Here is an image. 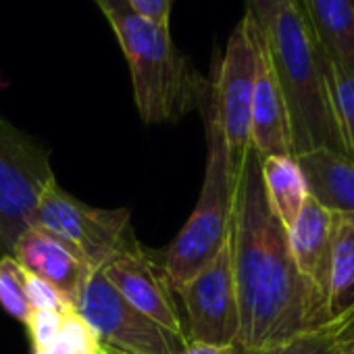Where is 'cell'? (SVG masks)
I'll use <instances>...</instances> for the list:
<instances>
[{
	"label": "cell",
	"instance_id": "18",
	"mask_svg": "<svg viewBox=\"0 0 354 354\" xmlns=\"http://www.w3.org/2000/svg\"><path fill=\"white\" fill-rule=\"evenodd\" d=\"M354 346V310L294 339L267 348H240L236 354H344Z\"/></svg>",
	"mask_w": 354,
	"mask_h": 354
},
{
	"label": "cell",
	"instance_id": "24",
	"mask_svg": "<svg viewBox=\"0 0 354 354\" xmlns=\"http://www.w3.org/2000/svg\"><path fill=\"white\" fill-rule=\"evenodd\" d=\"M288 3H292V0H248L246 15H250L261 32H265Z\"/></svg>",
	"mask_w": 354,
	"mask_h": 354
},
{
	"label": "cell",
	"instance_id": "8",
	"mask_svg": "<svg viewBox=\"0 0 354 354\" xmlns=\"http://www.w3.org/2000/svg\"><path fill=\"white\" fill-rule=\"evenodd\" d=\"M75 310L113 352L175 354L186 344V335L165 329L131 306L102 271H94L88 277Z\"/></svg>",
	"mask_w": 354,
	"mask_h": 354
},
{
	"label": "cell",
	"instance_id": "21",
	"mask_svg": "<svg viewBox=\"0 0 354 354\" xmlns=\"http://www.w3.org/2000/svg\"><path fill=\"white\" fill-rule=\"evenodd\" d=\"M65 315L67 313L34 308L30 321L26 323V329H28L30 342H32V352L34 350H46L53 344H57V339L61 335V325H63Z\"/></svg>",
	"mask_w": 354,
	"mask_h": 354
},
{
	"label": "cell",
	"instance_id": "20",
	"mask_svg": "<svg viewBox=\"0 0 354 354\" xmlns=\"http://www.w3.org/2000/svg\"><path fill=\"white\" fill-rule=\"evenodd\" d=\"M0 304L24 325L34 313L28 298V271L11 254L0 257Z\"/></svg>",
	"mask_w": 354,
	"mask_h": 354
},
{
	"label": "cell",
	"instance_id": "14",
	"mask_svg": "<svg viewBox=\"0 0 354 354\" xmlns=\"http://www.w3.org/2000/svg\"><path fill=\"white\" fill-rule=\"evenodd\" d=\"M308 198L327 213L354 215V160L331 150H313L294 156Z\"/></svg>",
	"mask_w": 354,
	"mask_h": 354
},
{
	"label": "cell",
	"instance_id": "22",
	"mask_svg": "<svg viewBox=\"0 0 354 354\" xmlns=\"http://www.w3.org/2000/svg\"><path fill=\"white\" fill-rule=\"evenodd\" d=\"M28 298L32 308H46V310H57V313H71L75 310L71 302L53 286L46 281L38 279L36 275L28 273Z\"/></svg>",
	"mask_w": 354,
	"mask_h": 354
},
{
	"label": "cell",
	"instance_id": "28",
	"mask_svg": "<svg viewBox=\"0 0 354 354\" xmlns=\"http://www.w3.org/2000/svg\"><path fill=\"white\" fill-rule=\"evenodd\" d=\"M92 354H111V352H109V348H106V346H102L100 350H96V352H92Z\"/></svg>",
	"mask_w": 354,
	"mask_h": 354
},
{
	"label": "cell",
	"instance_id": "5",
	"mask_svg": "<svg viewBox=\"0 0 354 354\" xmlns=\"http://www.w3.org/2000/svg\"><path fill=\"white\" fill-rule=\"evenodd\" d=\"M34 225L71 246L90 271L138 246L127 209H98L82 203L53 180L40 194Z\"/></svg>",
	"mask_w": 354,
	"mask_h": 354
},
{
	"label": "cell",
	"instance_id": "16",
	"mask_svg": "<svg viewBox=\"0 0 354 354\" xmlns=\"http://www.w3.org/2000/svg\"><path fill=\"white\" fill-rule=\"evenodd\" d=\"M263 186L273 215L286 230L294 225L304 203L308 201L302 171L294 156H265L261 158Z\"/></svg>",
	"mask_w": 354,
	"mask_h": 354
},
{
	"label": "cell",
	"instance_id": "7",
	"mask_svg": "<svg viewBox=\"0 0 354 354\" xmlns=\"http://www.w3.org/2000/svg\"><path fill=\"white\" fill-rule=\"evenodd\" d=\"M257 82V34L250 15L234 28L225 53L213 67L211 98L227 152L240 171L250 150V109Z\"/></svg>",
	"mask_w": 354,
	"mask_h": 354
},
{
	"label": "cell",
	"instance_id": "1",
	"mask_svg": "<svg viewBox=\"0 0 354 354\" xmlns=\"http://www.w3.org/2000/svg\"><path fill=\"white\" fill-rule=\"evenodd\" d=\"M230 250L240 308L236 346L267 348L315 329L288 230L269 207L252 148L238 171Z\"/></svg>",
	"mask_w": 354,
	"mask_h": 354
},
{
	"label": "cell",
	"instance_id": "11",
	"mask_svg": "<svg viewBox=\"0 0 354 354\" xmlns=\"http://www.w3.org/2000/svg\"><path fill=\"white\" fill-rule=\"evenodd\" d=\"M100 271L142 315L177 335H186L184 319L173 300L171 288L167 286L158 265L140 244L117 254Z\"/></svg>",
	"mask_w": 354,
	"mask_h": 354
},
{
	"label": "cell",
	"instance_id": "27",
	"mask_svg": "<svg viewBox=\"0 0 354 354\" xmlns=\"http://www.w3.org/2000/svg\"><path fill=\"white\" fill-rule=\"evenodd\" d=\"M34 354H77V352H73V350H69L67 346H63V344H53L50 348H46V350H34Z\"/></svg>",
	"mask_w": 354,
	"mask_h": 354
},
{
	"label": "cell",
	"instance_id": "19",
	"mask_svg": "<svg viewBox=\"0 0 354 354\" xmlns=\"http://www.w3.org/2000/svg\"><path fill=\"white\" fill-rule=\"evenodd\" d=\"M325 77L346 156L354 160V73L325 59Z\"/></svg>",
	"mask_w": 354,
	"mask_h": 354
},
{
	"label": "cell",
	"instance_id": "17",
	"mask_svg": "<svg viewBox=\"0 0 354 354\" xmlns=\"http://www.w3.org/2000/svg\"><path fill=\"white\" fill-rule=\"evenodd\" d=\"M354 310V215L331 213L329 321Z\"/></svg>",
	"mask_w": 354,
	"mask_h": 354
},
{
	"label": "cell",
	"instance_id": "9",
	"mask_svg": "<svg viewBox=\"0 0 354 354\" xmlns=\"http://www.w3.org/2000/svg\"><path fill=\"white\" fill-rule=\"evenodd\" d=\"M175 294L182 298L188 317L186 339L236 346L240 333V308L230 240L209 265H205Z\"/></svg>",
	"mask_w": 354,
	"mask_h": 354
},
{
	"label": "cell",
	"instance_id": "12",
	"mask_svg": "<svg viewBox=\"0 0 354 354\" xmlns=\"http://www.w3.org/2000/svg\"><path fill=\"white\" fill-rule=\"evenodd\" d=\"M257 34V82L250 109V148L261 156H294L286 102L277 86L265 36L254 24Z\"/></svg>",
	"mask_w": 354,
	"mask_h": 354
},
{
	"label": "cell",
	"instance_id": "10",
	"mask_svg": "<svg viewBox=\"0 0 354 354\" xmlns=\"http://www.w3.org/2000/svg\"><path fill=\"white\" fill-rule=\"evenodd\" d=\"M292 257L306 292L310 323L315 329L329 321L331 288V213L308 198L288 230Z\"/></svg>",
	"mask_w": 354,
	"mask_h": 354
},
{
	"label": "cell",
	"instance_id": "2",
	"mask_svg": "<svg viewBox=\"0 0 354 354\" xmlns=\"http://www.w3.org/2000/svg\"><path fill=\"white\" fill-rule=\"evenodd\" d=\"M263 36L286 102L294 156L313 150L346 154L327 90L325 57L296 0L277 13Z\"/></svg>",
	"mask_w": 354,
	"mask_h": 354
},
{
	"label": "cell",
	"instance_id": "23",
	"mask_svg": "<svg viewBox=\"0 0 354 354\" xmlns=\"http://www.w3.org/2000/svg\"><path fill=\"white\" fill-rule=\"evenodd\" d=\"M173 3L175 0H127V7L131 13H136L148 21L169 26Z\"/></svg>",
	"mask_w": 354,
	"mask_h": 354
},
{
	"label": "cell",
	"instance_id": "4",
	"mask_svg": "<svg viewBox=\"0 0 354 354\" xmlns=\"http://www.w3.org/2000/svg\"><path fill=\"white\" fill-rule=\"evenodd\" d=\"M207 133V162L198 203L175 240L156 263L167 286L175 294L205 265H209L230 240L238 171L232 165L221 125L211 98V80L198 106Z\"/></svg>",
	"mask_w": 354,
	"mask_h": 354
},
{
	"label": "cell",
	"instance_id": "6",
	"mask_svg": "<svg viewBox=\"0 0 354 354\" xmlns=\"http://www.w3.org/2000/svg\"><path fill=\"white\" fill-rule=\"evenodd\" d=\"M53 180L42 142L0 117V257L13 254L17 240L34 225L40 194Z\"/></svg>",
	"mask_w": 354,
	"mask_h": 354
},
{
	"label": "cell",
	"instance_id": "13",
	"mask_svg": "<svg viewBox=\"0 0 354 354\" xmlns=\"http://www.w3.org/2000/svg\"><path fill=\"white\" fill-rule=\"evenodd\" d=\"M15 261L38 279L59 290L75 308L88 277L94 273L84 259L65 242L32 225L15 244Z\"/></svg>",
	"mask_w": 354,
	"mask_h": 354
},
{
	"label": "cell",
	"instance_id": "15",
	"mask_svg": "<svg viewBox=\"0 0 354 354\" xmlns=\"http://www.w3.org/2000/svg\"><path fill=\"white\" fill-rule=\"evenodd\" d=\"M323 57L354 73V0H296Z\"/></svg>",
	"mask_w": 354,
	"mask_h": 354
},
{
	"label": "cell",
	"instance_id": "29",
	"mask_svg": "<svg viewBox=\"0 0 354 354\" xmlns=\"http://www.w3.org/2000/svg\"><path fill=\"white\" fill-rule=\"evenodd\" d=\"M344 354H354V346H352V348H348V350H346Z\"/></svg>",
	"mask_w": 354,
	"mask_h": 354
},
{
	"label": "cell",
	"instance_id": "3",
	"mask_svg": "<svg viewBox=\"0 0 354 354\" xmlns=\"http://www.w3.org/2000/svg\"><path fill=\"white\" fill-rule=\"evenodd\" d=\"M109 24L127 59L133 102L146 125L177 123L201 106L209 77L177 50L169 26L131 11L111 17Z\"/></svg>",
	"mask_w": 354,
	"mask_h": 354
},
{
	"label": "cell",
	"instance_id": "30",
	"mask_svg": "<svg viewBox=\"0 0 354 354\" xmlns=\"http://www.w3.org/2000/svg\"><path fill=\"white\" fill-rule=\"evenodd\" d=\"M109 352H111V354H121V352H113V350H109Z\"/></svg>",
	"mask_w": 354,
	"mask_h": 354
},
{
	"label": "cell",
	"instance_id": "25",
	"mask_svg": "<svg viewBox=\"0 0 354 354\" xmlns=\"http://www.w3.org/2000/svg\"><path fill=\"white\" fill-rule=\"evenodd\" d=\"M175 354H236V346H215V344L186 339L182 350Z\"/></svg>",
	"mask_w": 354,
	"mask_h": 354
},
{
	"label": "cell",
	"instance_id": "26",
	"mask_svg": "<svg viewBox=\"0 0 354 354\" xmlns=\"http://www.w3.org/2000/svg\"><path fill=\"white\" fill-rule=\"evenodd\" d=\"M96 5L100 7V11L104 13L106 19L119 15V13H127L129 7H127V0H96Z\"/></svg>",
	"mask_w": 354,
	"mask_h": 354
}]
</instances>
